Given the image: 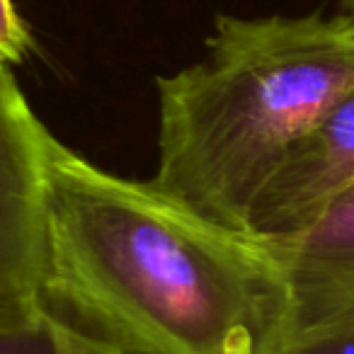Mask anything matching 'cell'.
Returning a JSON list of instances; mask_svg holds the SVG:
<instances>
[{"mask_svg":"<svg viewBox=\"0 0 354 354\" xmlns=\"http://www.w3.org/2000/svg\"><path fill=\"white\" fill-rule=\"evenodd\" d=\"M272 354H354V320L296 333Z\"/></svg>","mask_w":354,"mask_h":354,"instance_id":"cell-7","label":"cell"},{"mask_svg":"<svg viewBox=\"0 0 354 354\" xmlns=\"http://www.w3.org/2000/svg\"><path fill=\"white\" fill-rule=\"evenodd\" d=\"M342 15H347L354 22V0H342Z\"/></svg>","mask_w":354,"mask_h":354,"instance_id":"cell-10","label":"cell"},{"mask_svg":"<svg viewBox=\"0 0 354 354\" xmlns=\"http://www.w3.org/2000/svg\"><path fill=\"white\" fill-rule=\"evenodd\" d=\"M51 136L0 59V304L44 296Z\"/></svg>","mask_w":354,"mask_h":354,"instance_id":"cell-3","label":"cell"},{"mask_svg":"<svg viewBox=\"0 0 354 354\" xmlns=\"http://www.w3.org/2000/svg\"><path fill=\"white\" fill-rule=\"evenodd\" d=\"M354 187V88L301 138L260 194L250 233L265 241L306 228L333 199Z\"/></svg>","mask_w":354,"mask_h":354,"instance_id":"cell-4","label":"cell"},{"mask_svg":"<svg viewBox=\"0 0 354 354\" xmlns=\"http://www.w3.org/2000/svg\"><path fill=\"white\" fill-rule=\"evenodd\" d=\"M354 88L347 15H221L202 61L158 78L153 183L250 233L260 194L318 119Z\"/></svg>","mask_w":354,"mask_h":354,"instance_id":"cell-2","label":"cell"},{"mask_svg":"<svg viewBox=\"0 0 354 354\" xmlns=\"http://www.w3.org/2000/svg\"><path fill=\"white\" fill-rule=\"evenodd\" d=\"M80 325L44 296L0 304V354H75Z\"/></svg>","mask_w":354,"mask_h":354,"instance_id":"cell-6","label":"cell"},{"mask_svg":"<svg viewBox=\"0 0 354 354\" xmlns=\"http://www.w3.org/2000/svg\"><path fill=\"white\" fill-rule=\"evenodd\" d=\"M265 243L289 284L291 335L354 320V187L306 228Z\"/></svg>","mask_w":354,"mask_h":354,"instance_id":"cell-5","label":"cell"},{"mask_svg":"<svg viewBox=\"0 0 354 354\" xmlns=\"http://www.w3.org/2000/svg\"><path fill=\"white\" fill-rule=\"evenodd\" d=\"M44 299L127 354H272L286 277L262 238L202 216L51 136Z\"/></svg>","mask_w":354,"mask_h":354,"instance_id":"cell-1","label":"cell"},{"mask_svg":"<svg viewBox=\"0 0 354 354\" xmlns=\"http://www.w3.org/2000/svg\"><path fill=\"white\" fill-rule=\"evenodd\" d=\"M32 49V37L12 0H0V59L10 66L25 61Z\"/></svg>","mask_w":354,"mask_h":354,"instance_id":"cell-8","label":"cell"},{"mask_svg":"<svg viewBox=\"0 0 354 354\" xmlns=\"http://www.w3.org/2000/svg\"><path fill=\"white\" fill-rule=\"evenodd\" d=\"M75 354H127L122 347L112 344L109 339L100 337V335L90 333V330L80 328V337H78V347Z\"/></svg>","mask_w":354,"mask_h":354,"instance_id":"cell-9","label":"cell"}]
</instances>
